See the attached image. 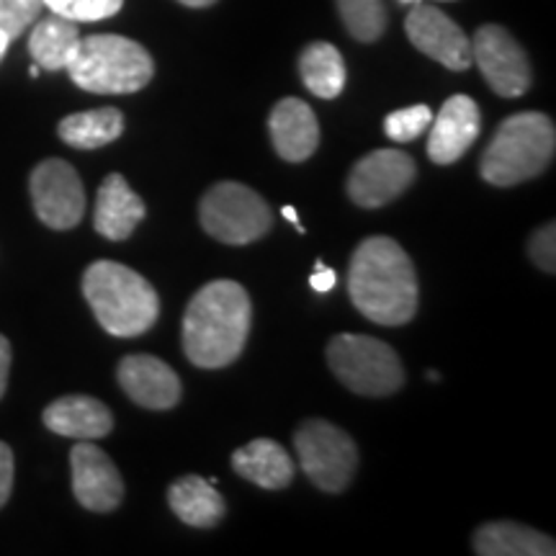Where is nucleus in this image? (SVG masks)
<instances>
[{"instance_id": "nucleus-18", "label": "nucleus", "mask_w": 556, "mask_h": 556, "mask_svg": "<svg viewBox=\"0 0 556 556\" xmlns=\"http://www.w3.org/2000/svg\"><path fill=\"white\" fill-rule=\"evenodd\" d=\"M144 219V204L119 173H111L96 197L93 227L106 240H127L139 222Z\"/></svg>"}, {"instance_id": "nucleus-21", "label": "nucleus", "mask_w": 556, "mask_h": 556, "mask_svg": "<svg viewBox=\"0 0 556 556\" xmlns=\"http://www.w3.org/2000/svg\"><path fill=\"white\" fill-rule=\"evenodd\" d=\"M475 552L479 556H552L554 539L533 528L497 520L486 523L475 533Z\"/></svg>"}, {"instance_id": "nucleus-16", "label": "nucleus", "mask_w": 556, "mask_h": 556, "mask_svg": "<svg viewBox=\"0 0 556 556\" xmlns=\"http://www.w3.org/2000/svg\"><path fill=\"white\" fill-rule=\"evenodd\" d=\"M274 150L289 163H304L319 144V124L315 111L299 99L278 101L268 119Z\"/></svg>"}, {"instance_id": "nucleus-11", "label": "nucleus", "mask_w": 556, "mask_h": 556, "mask_svg": "<svg viewBox=\"0 0 556 556\" xmlns=\"http://www.w3.org/2000/svg\"><path fill=\"white\" fill-rule=\"evenodd\" d=\"M415 176V160L402 150H374L353 165L348 197L361 208H379L402 197Z\"/></svg>"}, {"instance_id": "nucleus-31", "label": "nucleus", "mask_w": 556, "mask_h": 556, "mask_svg": "<svg viewBox=\"0 0 556 556\" xmlns=\"http://www.w3.org/2000/svg\"><path fill=\"white\" fill-rule=\"evenodd\" d=\"M338 283V274L332 268L325 266L323 261L315 263V274L309 278V287L317 291V294H328V291L336 289Z\"/></svg>"}, {"instance_id": "nucleus-9", "label": "nucleus", "mask_w": 556, "mask_h": 556, "mask_svg": "<svg viewBox=\"0 0 556 556\" xmlns=\"http://www.w3.org/2000/svg\"><path fill=\"white\" fill-rule=\"evenodd\" d=\"M31 204L37 217L52 229H73L86 214V189L75 168L52 157L39 163L29 178Z\"/></svg>"}, {"instance_id": "nucleus-8", "label": "nucleus", "mask_w": 556, "mask_h": 556, "mask_svg": "<svg viewBox=\"0 0 556 556\" xmlns=\"http://www.w3.org/2000/svg\"><path fill=\"white\" fill-rule=\"evenodd\" d=\"M294 448L304 475L323 492H343L356 477V443L328 420L302 422L294 433Z\"/></svg>"}, {"instance_id": "nucleus-12", "label": "nucleus", "mask_w": 556, "mask_h": 556, "mask_svg": "<svg viewBox=\"0 0 556 556\" xmlns=\"http://www.w3.org/2000/svg\"><path fill=\"white\" fill-rule=\"evenodd\" d=\"M407 37L422 54L430 60L441 62L443 67L462 70L471 67V41L456 21L446 13L438 11L435 5H415L407 13Z\"/></svg>"}, {"instance_id": "nucleus-15", "label": "nucleus", "mask_w": 556, "mask_h": 556, "mask_svg": "<svg viewBox=\"0 0 556 556\" xmlns=\"http://www.w3.org/2000/svg\"><path fill=\"white\" fill-rule=\"evenodd\" d=\"M428 137V157L435 165H451L467 152L482 129L479 106L469 96H451L438 111Z\"/></svg>"}, {"instance_id": "nucleus-27", "label": "nucleus", "mask_w": 556, "mask_h": 556, "mask_svg": "<svg viewBox=\"0 0 556 556\" xmlns=\"http://www.w3.org/2000/svg\"><path fill=\"white\" fill-rule=\"evenodd\" d=\"M41 3L58 16L83 24V21H103L116 16L122 11L124 0H41Z\"/></svg>"}, {"instance_id": "nucleus-19", "label": "nucleus", "mask_w": 556, "mask_h": 556, "mask_svg": "<svg viewBox=\"0 0 556 556\" xmlns=\"http://www.w3.org/2000/svg\"><path fill=\"white\" fill-rule=\"evenodd\" d=\"M232 469L263 490H283L294 479V462L287 448L268 438H255L232 454Z\"/></svg>"}, {"instance_id": "nucleus-22", "label": "nucleus", "mask_w": 556, "mask_h": 556, "mask_svg": "<svg viewBox=\"0 0 556 556\" xmlns=\"http://www.w3.org/2000/svg\"><path fill=\"white\" fill-rule=\"evenodd\" d=\"M80 45V31L75 21L52 13L39 21L29 37V52L34 62L45 70H67Z\"/></svg>"}, {"instance_id": "nucleus-36", "label": "nucleus", "mask_w": 556, "mask_h": 556, "mask_svg": "<svg viewBox=\"0 0 556 556\" xmlns=\"http://www.w3.org/2000/svg\"><path fill=\"white\" fill-rule=\"evenodd\" d=\"M39 70H41V67L37 65V62H34V67L29 70V73H31V78H39Z\"/></svg>"}, {"instance_id": "nucleus-29", "label": "nucleus", "mask_w": 556, "mask_h": 556, "mask_svg": "<svg viewBox=\"0 0 556 556\" xmlns=\"http://www.w3.org/2000/svg\"><path fill=\"white\" fill-rule=\"evenodd\" d=\"M556 229H554V222H548L546 227H541L533 232L531 242H528V253H531L533 263L541 270H546V274H554L556 270Z\"/></svg>"}, {"instance_id": "nucleus-17", "label": "nucleus", "mask_w": 556, "mask_h": 556, "mask_svg": "<svg viewBox=\"0 0 556 556\" xmlns=\"http://www.w3.org/2000/svg\"><path fill=\"white\" fill-rule=\"evenodd\" d=\"M45 426L52 433L78 441H96L114 430V415L101 400L86 394H67L45 409Z\"/></svg>"}, {"instance_id": "nucleus-24", "label": "nucleus", "mask_w": 556, "mask_h": 556, "mask_svg": "<svg viewBox=\"0 0 556 556\" xmlns=\"http://www.w3.org/2000/svg\"><path fill=\"white\" fill-rule=\"evenodd\" d=\"M299 73L304 86L317 99H336L345 88V62L336 47L328 41H315L299 58Z\"/></svg>"}, {"instance_id": "nucleus-25", "label": "nucleus", "mask_w": 556, "mask_h": 556, "mask_svg": "<svg viewBox=\"0 0 556 556\" xmlns=\"http://www.w3.org/2000/svg\"><path fill=\"white\" fill-rule=\"evenodd\" d=\"M348 34L358 41H377L387 29L384 0H338Z\"/></svg>"}, {"instance_id": "nucleus-28", "label": "nucleus", "mask_w": 556, "mask_h": 556, "mask_svg": "<svg viewBox=\"0 0 556 556\" xmlns=\"http://www.w3.org/2000/svg\"><path fill=\"white\" fill-rule=\"evenodd\" d=\"M45 3L41 0H0V31L16 39L24 34L34 21L39 18Z\"/></svg>"}, {"instance_id": "nucleus-13", "label": "nucleus", "mask_w": 556, "mask_h": 556, "mask_svg": "<svg viewBox=\"0 0 556 556\" xmlns=\"http://www.w3.org/2000/svg\"><path fill=\"white\" fill-rule=\"evenodd\" d=\"M73 492L86 510L111 513L122 505L124 482L119 469L96 443H78L70 451Z\"/></svg>"}, {"instance_id": "nucleus-7", "label": "nucleus", "mask_w": 556, "mask_h": 556, "mask_svg": "<svg viewBox=\"0 0 556 556\" xmlns=\"http://www.w3.org/2000/svg\"><path fill=\"white\" fill-rule=\"evenodd\" d=\"M201 227L227 245H250L274 225V212L258 191L225 180L204 193L199 206Z\"/></svg>"}, {"instance_id": "nucleus-5", "label": "nucleus", "mask_w": 556, "mask_h": 556, "mask_svg": "<svg viewBox=\"0 0 556 556\" xmlns=\"http://www.w3.org/2000/svg\"><path fill=\"white\" fill-rule=\"evenodd\" d=\"M67 73L75 86L88 93L127 96L148 86L155 62L137 41L119 34H93L80 39Z\"/></svg>"}, {"instance_id": "nucleus-30", "label": "nucleus", "mask_w": 556, "mask_h": 556, "mask_svg": "<svg viewBox=\"0 0 556 556\" xmlns=\"http://www.w3.org/2000/svg\"><path fill=\"white\" fill-rule=\"evenodd\" d=\"M13 490V451L0 441V507L9 503Z\"/></svg>"}, {"instance_id": "nucleus-6", "label": "nucleus", "mask_w": 556, "mask_h": 556, "mask_svg": "<svg viewBox=\"0 0 556 556\" xmlns=\"http://www.w3.org/2000/svg\"><path fill=\"white\" fill-rule=\"evenodd\" d=\"M328 364L351 392L364 397H387L405 384L397 351L371 336H336L328 345Z\"/></svg>"}, {"instance_id": "nucleus-26", "label": "nucleus", "mask_w": 556, "mask_h": 556, "mask_svg": "<svg viewBox=\"0 0 556 556\" xmlns=\"http://www.w3.org/2000/svg\"><path fill=\"white\" fill-rule=\"evenodd\" d=\"M430 122H433V111L426 103H417V106L392 111L384 119V131L392 142H413L430 127Z\"/></svg>"}, {"instance_id": "nucleus-33", "label": "nucleus", "mask_w": 556, "mask_h": 556, "mask_svg": "<svg viewBox=\"0 0 556 556\" xmlns=\"http://www.w3.org/2000/svg\"><path fill=\"white\" fill-rule=\"evenodd\" d=\"M281 214L291 222V225H294V227L299 229V235H304V227H302V222H299V214H296V208H294V206H283V208H281Z\"/></svg>"}, {"instance_id": "nucleus-4", "label": "nucleus", "mask_w": 556, "mask_h": 556, "mask_svg": "<svg viewBox=\"0 0 556 556\" xmlns=\"http://www.w3.org/2000/svg\"><path fill=\"white\" fill-rule=\"evenodd\" d=\"M554 150V122L541 111H523L500 124L479 160V170L486 184L510 189L544 173L552 165Z\"/></svg>"}, {"instance_id": "nucleus-37", "label": "nucleus", "mask_w": 556, "mask_h": 556, "mask_svg": "<svg viewBox=\"0 0 556 556\" xmlns=\"http://www.w3.org/2000/svg\"><path fill=\"white\" fill-rule=\"evenodd\" d=\"M402 3H417V0H402Z\"/></svg>"}, {"instance_id": "nucleus-35", "label": "nucleus", "mask_w": 556, "mask_h": 556, "mask_svg": "<svg viewBox=\"0 0 556 556\" xmlns=\"http://www.w3.org/2000/svg\"><path fill=\"white\" fill-rule=\"evenodd\" d=\"M9 45H11V37L5 31H0V60H3V54L9 52Z\"/></svg>"}, {"instance_id": "nucleus-32", "label": "nucleus", "mask_w": 556, "mask_h": 556, "mask_svg": "<svg viewBox=\"0 0 556 556\" xmlns=\"http://www.w3.org/2000/svg\"><path fill=\"white\" fill-rule=\"evenodd\" d=\"M9 371H11V343L0 336V397H3L5 387H9Z\"/></svg>"}, {"instance_id": "nucleus-34", "label": "nucleus", "mask_w": 556, "mask_h": 556, "mask_svg": "<svg viewBox=\"0 0 556 556\" xmlns=\"http://www.w3.org/2000/svg\"><path fill=\"white\" fill-rule=\"evenodd\" d=\"M178 3L189 5V9H208V5H214L217 0H178Z\"/></svg>"}, {"instance_id": "nucleus-23", "label": "nucleus", "mask_w": 556, "mask_h": 556, "mask_svg": "<svg viewBox=\"0 0 556 556\" xmlns=\"http://www.w3.org/2000/svg\"><path fill=\"white\" fill-rule=\"evenodd\" d=\"M124 131V116L119 109H93L70 114L60 122L58 135L75 150H99L119 139Z\"/></svg>"}, {"instance_id": "nucleus-3", "label": "nucleus", "mask_w": 556, "mask_h": 556, "mask_svg": "<svg viewBox=\"0 0 556 556\" xmlns=\"http://www.w3.org/2000/svg\"><path fill=\"white\" fill-rule=\"evenodd\" d=\"M88 307L109 336L137 338L157 323L160 299L144 276L114 261H96L83 274Z\"/></svg>"}, {"instance_id": "nucleus-1", "label": "nucleus", "mask_w": 556, "mask_h": 556, "mask_svg": "<svg viewBox=\"0 0 556 556\" xmlns=\"http://www.w3.org/2000/svg\"><path fill=\"white\" fill-rule=\"evenodd\" d=\"M348 294L353 307L384 328L407 325L417 312V274L400 242L384 235L366 238L348 268Z\"/></svg>"}, {"instance_id": "nucleus-14", "label": "nucleus", "mask_w": 556, "mask_h": 556, "mask_svg": "<svg viewBox=\"0 0 556 556\" xmlns=\"http://www.w3.org/2000/svg\"><path fill=\"white\" fill-rule=\"evenodd\" d=\"M116 379L124 394L139 407L170 409L180 400V379L173 368L148 353L124 356Z\"/></svg>"}, {"instance_id": "nucleus-10", "label": "nucleus", "mask_w": 556, "mask_h": 556, "mask_svg": "<svg viewBox=\"0 0 556 556\" xmlns=\"http://www.w3.org/2000/svg\"><path fill=\"white\" fill-rule=\"evenodd\" d=\"M471 60L482 70L490 88L503 99H518L531 88V65L523 47L503 26H479L471 39Z\"/></svg>"}, {"instance_id": "nucleus-20", "label": "nucleus", "mask_w": 556, "mask_h": 556, "mask_svg": "<svg viewBox=\"0 0 556 556\" xmlns=\"http://www.w3.org/2000/svg\"><path fill=\"white\" fill-rule=\"evenodd\" d=\"M170 510L184 520L186 526L197 528H212L225 518V497L208 479H201L197 475L180 477L170 484L168 490Z\"/></svg>"}, {"instance_id": "nucleus-2", "label": "nucleus", "mask_w": 556, "mask_h": 556, "mask_svg": "<svg viewBox=\"0 0 556 556\" xmlns=\"http://www.w3.org/2000/svg\"><path fill=\"white\" fill-rule=\"evenodd\" d=\"M253 304L238 281L206 283L184 315L186 358L199 368H225L238 361L248 343Z\"/></svg>"}]
</instances>
